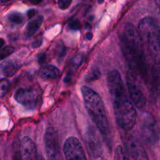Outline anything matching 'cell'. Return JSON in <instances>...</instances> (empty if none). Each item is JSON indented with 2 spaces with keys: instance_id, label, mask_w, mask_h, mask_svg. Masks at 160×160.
<instances>
[{
  "instance_id": "cell-23",
  "label": "cell",
  "mask_w": 160,
  "mask_h": 160,
  "mask_svg": "<svg viewBox=\"0 0 160 160\" xmlns=\"http://www.w3.org/2000/svg\"><path fill=\"white\" fill-rule=\"evenodd\" d=\"M42 37H41V35H39L38 37H37L35 39H34V42H33L32 44H31V46H32L33 48H38V47L42 45Z\"/></svg>"
},
{
  "instance_id": "cell-8",
  "label": "cell",
  "mask_w": 160,
  "mask_h": 160,
  "mask_svg": "<svg viewBox=\"0 0 160 160\" xmlns=\"http://www.w3.org/2000/svg\"><path fill=\"white\" fill-rule=\"evenodd\" d=\"M63 152L67 159H86L85 152L82 144L74 137H70L66 140L63 145Z\"/></svg>"
},
{
  "instance_id": "cell-27",
  "label": "cell",
  "mask_w": 160,
  "mask_h": 160,
  "mask_svg": "<svg viewBox=\"0 0 160 160\" xmlns=\"http://www.w3.org/2000/svg\"><path fill=\"white\" fill-rule=\"evenodd\" d=\"M42 1V0H30V2H31L34 5L39 4V3H40Z\"/></svg>"
},
{
  "instance_id": "cell-28",
  "label": "cell",
  "mask_w": 160,
  "mask_h": 160,
  "mask_svg": "<svg viewBox=\"0 0 160 160\" xmlns=\"http://www.w3.org/2000/svg\"><path fill=\"white\" fill-rule=\"evenodd\" d=\"M4 44H5L4 39L0 38V50L2 49V47H3V45H4Z\"/></svg>"
},
{
  "instance_id": "cell-26",
  "label": "cell",
  "mask_w": 160,
  "mask_h": 160,
  "mask_svg": "<svg viewBox=\"0 0 160 160\" xmlns=\"http://www.w3.org/2000/svg\"><path fill=\"white\" fill-rule=\"evenodd\" d=\"M155 3H156V6L157 7L158 10L160 12V0H155Z\"/></svg>"
},
{
  "instance_id": "cell-9",
  "label": "cell",
  "mask_w": 160,
  "mask_h": 160,
  "mask_svg": "<svg viewBox=\"0 0 160 160\" xmlns=\"http://www.w3.org/2000/svg\"><path fill=\"white\" fill-rule=\"evenodd\" d=\"M124 147L128 158L132 159H148L146 152L142 144L131 134L124 137Z\"/></svg>"
},
{
  "instance_id": "cell-31",
  "label": "cell",
  "mask_w": 160,
  "mask_h": 160,
  "mask_svg": "<svg viewBox=\"0 0 160 160\" xmlns=\"http://www.w3.org/2000/svg\"><path fill=\"white\" fill-rule=\"evenodd\" d=\"M0 1H1L2 2H7L11 1V0H0Z\"/></svg>"
},
{
  "instance_id": "cell-16",
  "label": "cell",
  "mask_w": 160,
  "mask_h": 160,
  "mask_svg": "<svg viewBox=\"0 0 160 160\" xmlns=\"http://www.w3.org/2000/svg\"><path fill=\"white\" fill-rule=\"evenodd\" d=\"M8 20L9 22L14 23V24H21L23 21V17L20 12H12L8 16Z\"/></svg>"
},
{
  "instance_id": "cell-25",
  "label": "cell",
  "mask_w": 160,
  "mask_h": 160,
  "mask_svg": "<svg viewBox=\"0 0 160 160\" xmlns=\"http://www.w3.org/2000/svg\"><path fill=\"white\" fill-rule=\"evenodd\" d=\"M36 14V11L35 9H30L29 11L28 12V16L29 18H31V17H34V15Z\"/></svg>"
},
{
  "instance_id": "cell-10",
  "label": "cell",
  "mask_w": 160,
  "mask_h": 160,
  "mask_svg": "<svg viewBox=\"0 0 160 160\" xmlns=\"http://www.w3.org/2000/svg\"><path fill=\"white\" fill-rule=\"evenodd\" d=\"M16 101L25 107L33 109L39 98L38 92L33 88H22L18 89L14 95Z\"/></svg>"
},
{
  "instance_id": "cell-24",
  "label": "cell",
  "mask_w": 160,
  "mask_h": 160,
  "mask_svg": "<svg viewBox=\"0 0 160 160\" xmlns=\"http://www.w3.org/2000/svg\"><path fill=\"white\" fill-rule=\"evenodd\" d=\"M154 74H155V79H156V81H157L158 89H159V98H160V68H158L157 70H155Z\"/></svg>"
},
{
  "instance_id": "cell-14",
  "label": "cell",
  "mask_w": 160,
  "mask_h": 160,
  "mask_svg": "<svg viewBox=\"0 0 160 160\" xmlns=\"http://www.w3.org/2000/svg\"><path fill=\"white\" fill-rule=\"evenodd\" d=\"M1 70L3 74L6 77L13 76L19 69V65L17 62L12 60H5L0 65Z\"/></svg>"
},
{
  "instance_id": "cell-7",
  "label": "cell",
  "mask_w": 160,
  "mask_h": 160,
  "mask_svg": "<svg viewBox=\"0 0 160 160\" xmlns=\"http://www.w3.org/2000/svg\"><path fill=\"white\" fill-rule=\"evenodd\" d=\"M44 142L47 157L50 159H57L59 156V142L57 131L54 128H47Z\"/></svg>"
},
{
  "instance_id": "cell-4",
  "label": "cell",
  "mask_w": 160,
  "mask_h": 160,
  "mask_svg": "<svg viewBox=\"0 0 160 160\" xmlns=\"http://www.w3.org/2000/svg\"><path fill=\"white\" fill-rule=\"evenodd\" d=\"M81 93L91 118L100 132L103 135H106L109 133V127L102 100L95 91L87 86L81 87Z\"/></svg>"
},
{
  "instance_id": "cell-1",
  "label": "cell",
  "mask_w": 160,
  "mask_h": 160,
  "mask_svg": "<svg viewBox=\"0 0 160 160\" xmlns=\"http://www.w3.org/2000/svg\"><path fill=\"white\" fill-rule=\"evenodd\" d=\"M107 85L117 123L121 129L130 131L135 125L137 112L129 99L123 80L117 70H112L108 73Z\"/></svg>"
},
{
  "instance_id": "cell-17",
  "label": "cell",
  "mask_w": 160,
  "mask_h": 160,
  "mask_svg": "<svg viewBox=\"0 0 160 160\" xmlns=\"http://www.w3.org/2000/svg\"><path fill=\"white\" fill-rule=\"evenodd\" d=\"M100 77H101V73H100L99 69L97 67H94L91 69V70L88 73L86 80L88 81H95V80H98Z\"/></svg>"
},
{
  "instance_id": "cell-12",
  "label": "cell",
  "mask_w": 160,
  "mask_h": 160,
  "mask_svg": "<svg viewBox=\"0 0 160 160\" xmlns=\"http://www.w3.org/2000/svg\"><path fill=\"white\" fill-rule=\"evenodd\" d=\"M20 155L22 159L31 160L37 159V148L29 137H24L20 142Z\"/></svg>"
},
{
  "instance_id": "cell-6",
  "label": "cell",
  "mask_w": 160,
  "mask_h": 160,
  "mask_svg": "<svg viewBox=\"0 0 160 160\" xmlns=\"http://www.w3.org/2000/svg\"><path fill=\"white\" fill-rule=\"evenodd\" d=\"M127 85L134 106L138 109H143L146 104V98L142 88L137 83L136 74L131 70H128L127 73Z\"/></svg>"
},
{
  "instance_id": "cell-11",
  "label": "cell",
  "mask_w": 160,
  "mask_h": 160,
  "mask_svg": "<svg viewBox=\"0 0 160 160\" xmlns=\"http://www.w3.org/2000/svg\"><path fill=\"white\" fill-rule=\"evenodd\" d=\"M85 142L89 156L94 159H98L102 155V148L99 138L93 128H89L85 134Z\"/></svg>"
},
{
  "instance_id": "cell-15",
  "label": "cell",
  "mask_w": 160,
  "mask_h": 160,
  "mask_svg": "<svg viewBox=\"0 0 160 160\" xmlns=\"http://www.w3.org/2000/svg\"><path fill=\"white\" fill-rule=\"evenodd\" d=\"M43 23V17L42 16H38V17L34 18L31 21L28 23L27 25L26 31H25V35L27 38H30L34 35V33L40 28Z\"/></svg>"
},
{
  "instance_id": "cell-2",
  "label": "cell",
  "mask_w": 160,
  "mask_h": 160,
  "mask_svg": "<svg viewBox=\"0 0 160 160\" xmlns=\"http://www.w3.org/2000/svg\"><path fill=\"white\" fill-rule=\"evenodd\" d=\"M121 43L122 49L129 63L130 70L148 82L149 75L143 44L138 30L131 23L125 25Z\"/></svg>"
},
{
  "instance_id": "cell-20",
  "label": "cell",
  "mask_w": 160,
  "mask_h": 160,
  "mask_svg": "<svg viewBox=\"0 0 160 160\" xmlns=\"http://www.w3.org/2000/svg\"><path fill=\"white\" fill-rule=\"evenodd\" d=\"M14 52V48L12 46H7L0 51V60H2L6 57L9 56Z\"/></svg>"
},
{
  "instance_id": "cell-18",
  "label": "cell",
  "mask_w": 160,
  "mask_h": 160,
  "mask_svg": "<svg viewBox=\"0 0 160 160\" xmlns=\"http://www.w3.org/2000/svg\"><path fill=\"white\" fill-rule=\"evenodd\" d=\"M115 159H128V154H127V152L125 150L124 148H123L122 146L119 145L117 147L115 151Z\"/></svg>"
},
{
  "instance_id": "cell-5",
  "label": "cell",
  "mask_w": 160,
  "mask_h": 160,
  "mask_svg": "<svg viewBox=\"0 0 160 160\" xmlns=\"http://www.w3.org/2000/svg\"><path fill=\"white\" fill-rule=\"evenodd\" d=\"M141 133L143 140L148 145H155L160 138V127L157 120L150 113H145L141 123Z\"/></svg>"
},
{
  "instance_id": "cell-30",
  "label": "cell",
  "mask_w": 160,
  "mask_h": 160,
  "mask_svg": "<svg viewBox=\"0 0 160 160\" xmlns=\"http://www.w3.org/2000/svg\"><path fill=\"white\" fill-rule=\"evenodd\" d=\"M86 38H87L88 40H91V39L92 38V34H91V33H88L87 35H86Z\"/></svg>"
},
{
  "instance_id": "cell-29",
  "label": "cell",
  "mask_w": 160,
  "mask_h": 160,
  "mask_svg": "<svg viewBox=\"0 0 160 160\" xmlns=\"http://www.w3.org/2000/svg\"><path fill=\"white\" fill-rule=\"evenodd\" d=\"M44 60H45V55H42V56H41V57L39 58V62H40V63H42V62H43Z\"/></svg>"
},
{
  "instance_id": "cell-22",
  "label": "cell",
  "mask_w": 160,
  "mask_h": 160,
  "mask_svg": "<svg viewBox=\"0 0 160 160\" xmlns=\"http://www.w3.org/2000/svg\"><path fill=\"white\" fill-rule=\"evenodd\" d=\"M72 2V0H58V5H59V7L61 9L64 10V9H67V8L70 7V4Z\"/></svg>"
},
{
  "instance_id": "cell-19",
  "label": "cell",
  "mask_w": 160,
  "mask_h": 160,
  "mask_svg": "<svg viewBox=\"0 0 160 160\" xmlns=\"http://www.w3.org/2000/svg\"><path fill=\"white\" fill-rule=\"evenodd\" d=\"M9 88V82L7 79L0 80V98H2L7 93Z\"/></svg>"
},
{
  "instance_id": "cell-3",
  "label": "cell",
  "mask_w": 160,
  "mask_h": 160,
  "mask_svg": "<svg viewBox=\"0 0 160 160\" xmlns=\"http://www.w3.org/2000/svg\"><path fill=\"white\" fill-rule=\"evenodd\" d=\"M144 48L156 64L160 63V28L156 19L146 17L142 19L138 27Z\"/></svg>"
},
{
  "instance_id": "cell-21",
  "label": "cell",
  "mask_w": 160,
  "mask_h": 160,
  "mask_svg": "<svg viewBox=\"0 0 160 160\" xmlns=\"http://www.w3.org/2000/svg\"><path fill=\"white\" fill-rule=\"evenodd\" d=\"M68 28L72 31H78L81 28V23H80L79 20H73L69 23L68 24Z\"/></svg>"
},
{
  "instance_id": "cell-13",
  "label": "cell",
  "mask_w": 160,
  "mask_h": 160,
  "mask_svg": "<svg viewBox=\"0 0 160 160\" xmlns=\"http://www.w3.org/2000/svg\"><path fill=\"white\" fill-rule=\"evenodd\" d=\"M60 70L53 65H46L42 67L39 71V76L45 79H55L59 77Z\"/></svg>"
}]
</instances>
